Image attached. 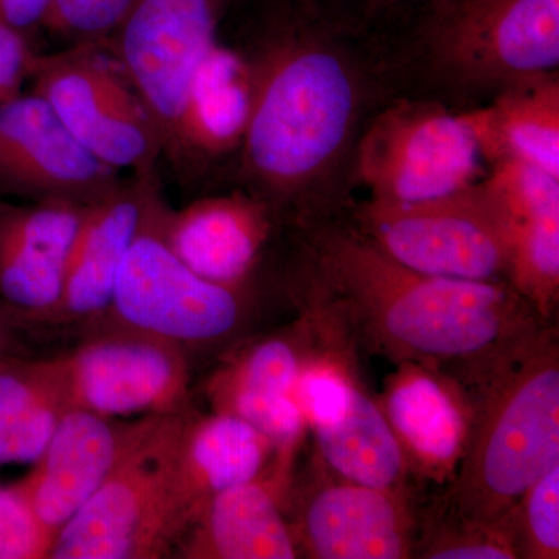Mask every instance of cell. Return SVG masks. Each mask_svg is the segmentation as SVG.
Segmentation results:
<instances>
[{
	"label": "cell",
	"mask_w": 559,
	"mask_h": 559,
	"mask_svg": "<svg viewBox=\"0 0 559 559\" xmlns=\"http://www.w3.org/2000/svg\"><path fill=\"white\" fill-rule=\"evenodd\" d=\"M53 539L20 484L0 488V559L49 558Z\"/></svg>",
	"instance_id": "1f68e13d"
},
{
	"label": "cell",
	"mask_w": 559,
	"mask_h": 559,
	"mask_svg": "<svg viewBox=\"0 0 559 559\" xmlns=\"http://www.w3.org/2000/svg\"><path fill=\"white\" fill-rule=\"evenodd\" d=\"M249 62L242 176L267 204L293 201L341 160L358 119L359 79L341 49L305 27L275 33Z\"/></svg>",
	"instance_id": "7a4b0ae2"
},
{
	"label": "cell",
	"mask_w": 559,
	"mask_h": 559,
	"mask_svg": "<svg viewBox=\"0 0 559 559\" xmlns=\"http://www.w3.org/2000/svg\"><path fill=\"white\" fill-rule=\"evenodd\" d=\"M35 57L25 33L0 21V102L21 94L22 86L31 81Z\"/></svg>",
	"instance_id": "d6a6232c"
},
{
	"label": "cell",
	"mask_w": 559,
	"mask_h": 559,
	"mask_svg": "<svg viewBox=\"0 0 559 559\" xmlns=\"http://www.w3.org/2000/svg\"><path fill=\"white\" fill-rule=\"evenodd\" d=\"M377 401L412 476L450 484L473 421V399L459 378L426 364L400 362Z\"/></svg>",
	"instance_id": "5bb4252c"
},
{
	"label": "cell",
	"mask_w": 559,
	"mask_h": 559,
	"mask_svg": "<svg viewBox=\"0 0 559 559\" xmlns=\"http://www.w3.org/2000/svg\"><path fill=\"white\" fill-rule=\"evenodd\" d=\"M356 384L358 381L342 358L333 352L311 349L294 388V399L307 428H322L340 419L347 411Z\"/></svg>",
	"instance_id": "f1b7e54d"
},
{
	"label": "cell",
	"mask_w": 559,
	"mask_h": 559,
	"mask_svg": "<svg viewBox=\"0 0 559 559\" xmlns=\"http://www.w3.org/2000/svg\"><path fill=\"white\" fill-rule=\"evenodd\" d=\"M511 520L520 558H559V463L530 485Z\"/></svg>",
	"instance_id": "f546056e"
},
{
	"label": "cell",
	"mask_w": 559,
	"mask_h": 559,
	"mask_svg": "<svg viewBox=\"0 0 559 559\" xmlns=\"http://www.w3.org/2000/svg\"><path fill=\"white\" fill-rule=\"evenodd\" d=\"M290 527L308 558L407 559L415 557L419 518L407 492L336 477L312 485Z\"/></svg>",
	"instance_id": "4fadbf2b"
},
{
	"label": "cell",
	"mask_w": 559,
	"mask_h": 559,
	"mask_svg": "<svg viewBox=\"0 0 559 559\" xmlns=\"http://www.w3.org/2000/svg\"><path fill=\"white\" fill-rule=\"evenodd\" d=\"M429 60L452 86L502 91L559 64V0H430Z\"/></svg>",
	"instance_id": "8992f818"
},
{
	"label": "cell",
	"mask_w": 559,
	"mask_h": 559,
	"mask_svg": "<svg viewBox=\"0 0 559 559\" xmlns=\"http://www.w3.org/2000/svg\"><path fill=\"white\" fill-rule=\"evenodd\" d=\"M87 207L0 202V304L11 314L50 318L57 311Z\"/></svg>",
	"instance_id": "9a60e30c"
},
{
	"label": "cell",
	"mask_w": 559,
	"mask_h": 559,
	"mask_svg": "<svg viewBox=\"0 0 559 559\" xmlns=\"http://www.w3.org/2000/svg\"><path fill=\"white\" fill-rule=\"evenodd\" d=\"M229 0H135L103 46L156 121L167 156L194 72L218 43Z\"/></svg>",
	"instance_id": "30bf717a"
},
{
	"label": "cell",
	"mask_w": 559,
	"mask_h": 559,
	"mask_svg": "<svg viewBox=\"0 0 559 559\" xmlns=\"http://www.w3.org/2000/svg\"><path fill=\"white\" fill-rule=\"evenodd\" d=\"M135 0H51L40 27L68 46L105 44Z\"/></svg>",
	"instance_id": "4dcf8cb0"
},
{
	"label": "cell",
	"mask_w": 559,
	"mask_h": 559,
	"mask_svg": "<svg viewBox=\"0 0 559 559\" xmlns=\"http://www.w3.org/2000/svg\"><path fill=\"white\" fill-rule=\"evenodd\" d=\"M476 114L404 102L381 112L356 150L370 200L411 204L476 186L485 175Z\"/></svg>",
	"instance_id": "ba28073f"
},
{
	"label": "cell",
	"mask_w": 559,
	"mask_h": 559,
	"mask_svg": "<svg viewBox=\"0 0 559 559\" xmlns=\"http://www.w3.org/2000/svg\"><path fill=\"white\" fill-rule=\"evenodd\" d=\"M415 557L426 559H518L511 513L495 524L462 520L436 507L419 520Z\"/></svg>",
	"instance_id": "4316f807"
},
{
	"label": "cell",
	"mask_w": 559,
	"mask_h": 559,
	"mask_svg": "<svg viewBox=\"0 0 559 559\" xmlns=\"http://www.w3.org/2000/svg\"><path fill=\"white\" fill-rule=\"evenodd\" d=\"M511 288L539 318H550L559 299V216L514 224Z\"/></svg>",
	"instance_id": "484cf974"
},
{
	"label": "cell",
	"mask_w": 559,
	"mask_h": 559,
	"mask_svg": "<svg viewBox=\"0 0 559 559\" xmlns=\"http://www.w3.org/2000/svg\"><path fill=\"white\" fill-rule=\"evenodd\" d=\"M323 465L340 479L366 487L406 492L412 476L380 404L359 384L345 414L312 429Z\"/></svg>",
	"instance_id": "603a6c76"
},
{
	"label": "cell",
	"mask_w": 559,
	"mask_h": 559,
	"mask_svg": "<svg viewBox=\"0 0 559 559\" xmlns=\"http://www.w3.org/2000/svg\"><path fill=\"white\" fill-rule=\"evenodd\" d=\"M356 219L367 240L411 270L463 282L509 277L513 221L481 180L436 200H369Z\"/></svg>",
	"instance_id": "5b68a950"
},
{
	"label": "cell",
	"mask_w": 559,
	"mask_h": 559,
	"mask_svg": "<svg viewBox=\"0 0 559 559\" xmlns=\"http://www.w3.org/2000/svg\"><path fill=\"white\" fill-rule=\"evenodd\" d=\"M66 411L100 417L182 412L189 369L180 348L124 329L44 360Z\"/></svg>",
	"instance_id": "8fae6325"
},
{
	"label": "cell",
	"mask_w": 559,
	"mask_h": 559,
	"mask_svg": "<svg viewBox=\"0 0 559 559\" xmlns=\"http://www.w3.org/2000/svg\"><path fill=\"white\" fill-rule=\"evenodd\" d=\"M366 3H370V5L380 7L388 5V3L400 2V0H364Z\"/></svg>",
	"instance_id": "d590c367"
},
{
	"label": "cell",
	"mask_w": 559,
	"mask_h": 559,
	"mask_svg": "<svg viewBox=\"0 0 559 559\" xmlns=\"http://www.w3.org/2000/svg\"><path fill=\"white\" fill-rule=\"evenodd\" d=\"M252 103L249 58L215 44L191 80L167 156L190 168L240 151Z\"/></svg>",
	"instance_id": "ffe728a7"
},
{
	"label": "cell",
	"mask_w": 559,
	"mask_h": 559,
	"mask_svg": "<svg viewBox=\"0 0 559 559\" xmlns=\"http://www.w3.org/2000/svg\"><path fill=\"white\" fill-rule=\"evenodd\" d=\"M272 476L219 492L205 503L178 546L190 559L299 558L296 536L283 516Z\"/></svg>",
	"instance_id": "d6986e66"
},
{
	"label": "cell",
	"mask_w": 559,
	"mask_h": 559,
	"mask_svg": "<svg viewBox=\"0 0 559 559\" xmlns=\"http://www.w3.org/2000/svg\"><path fill=\"white\" fill-rule=\"evenodd\" d=\"M32 92L95 159L116 171H157L164 143L148 106L103 44L36 53Z\"/></svg>",
	"instance_id": "52a82bcc"
},
{
	"label": "cell",
	"mask_w": 559,
	"mask_h": 559,
	"mask_svg": "<svg viewBox=\"0 0 559 559\" xmlns=\"http://www.w3.org/2000/svg\"><path fill=\"white\" fill-rule=\"evenodd\" d=\"M307 312L392 362H419L466 382L540 325L507 282H463L411 270L358 229L325 227L308 240Z\"/></svg>",
	"instance_id": "6da1fadb"
},
{
	"label": "cell",
	"mask_w": 559,
	"mask_h": 559,
	"mask_svg": "<svg viewBox=\"0 0 559 559\" xmlns=\"http://www.w3.org/2000/svg\"><path fill=\"white\" fill-rule=\"evenodd\" d=\"M468 384V443L437 507L462 520L495 524L559 463L557 331L530 330Z\"/></svg>",
	"instance_id": "3957f363"
},
{
	"label": "cell",
	"mask_w": 559,
	"mask_h": 559,
	"mask_svg": "<svg viewBox=\"0 0 559 559\" xmlns=\"http://www.w3.org/2000/svg\"><path fill=\"white\" fill-rule=\"evenodd\" d=\"M311 325L277 334L252 345L213 378L210 393L223 390L294 395L297 378L311 353Z\"/></svg>",
	"instance_id": "d4e9b609"
},
{
	"label": "cell",
	"mask_w": 559,
	"mask_h": 559,
	"mask_svg": "<svg viewBox=\"0 0 559 559\" xmlns=\"http://www.w3.org/2000/svg\"><path fill=\"white\" fill-rule=\"evenodd\" d=\"M270 209L255 193L242 191L202 198L178 212L164 205L162 235L202 278L242 289L270 240Z\"/></svg>",
	"instance_id": "e0dca14e"
},
{
	"label": "cell",
	"mask_w": 559,
	"mask_h": 559,
	"mask_svg": "<svg viewBox=\"0 0 559 559\" xmlns=\"http://www.w3.org/2000/svg\"><path fill=\"white\" fill-rule=\"evenodd\" d=\"M66 412L44 360H0V465H33Z\"/></svg>",
	"instance_id": "cb8c5ba5"
},
{
	"label": "cell",
	"mask_w": 559,
	"mask_h": 559,
	"mask_svg": "<svg viewBox=\"0 0 559 559\" xmlns=\"http://www.w3.org/2000/svg\"><path fill=\"white\" fill-rule=\"evenodd\" d=\"M274 466L271 441L237 415L216 411L209 417L186 419L179 479L191 520L219 492L272 476Z\"/></svg>",
	"instance_id": "44dd1931"
},
{
	"label": "cell",
	"mask_w": 559,
	"mask_h": 559,
	"mask_svg": "<svg viewBox=\"0 0 559 559\" xmlns=\"http://www.w3.org/2000/svg\"><path fill=\"white\" fill-rule=\"evenodd\" d=\"M13 318L2 304H0V360L7 358L11 345V330H13Z\"/></svg>",
	"instance_id": "e575fe53"
},
{
	"label": "cell",
	"mask_w": 559,
	"mask_h": 559,
	"mask_svg": "<svg viewBox=\"0 0 559 559\" xmlns=\"http://www.w3.org/2000/svg\"><path fill=\"white\" fill-rule=\"evenodd\" d=\"M123 179L70 134L35 92L0 102V194L91 205Z\"/></svg>",
	"instance_id": "7c38bea8"
},
{
	"label": "cell",
	"mask_w": 559,
	"mask_h": 559,
	"mask_svg": "<svg viewBox=\"0 0 559 559\" xmlns=\"http://www.w3.org/2000/svg\"><path fill=\"white\" fill-rule=\"evenodd\" d=\"M481 179L514 224L559 216V178L518 157H499Z\"/></svg>",
	"instance_id": "83f0119b"
},
{
	"label": "cell",
	"mask_w": 559,
	"mask_h": 559,
	"mask_svg": "<svg viewBox=\"0 0 559 559\" xmlns=\"http://www.w3.org/2000/svg\"><path fill=\"white\" fill-rule=\"evenodd\" d=\"M131 425L68 411L20 487L43 524L57 535L95 495L116 465Z\"/></svg>",
	"instance_id": "ac0fdd59"
},
{
	"label": "cell",
	"mask_w": 559,
	"mask_h": 559,
	"mask_svg": "<svg viewBox=\"0 0 559 559\" xmlns=\"http://www.w3.org/2000/svg\"><path fill=\"white\" fill-rule=\"evenodd\" d=\"M488 162L527 160L559 178V80L535 76L499 91L487 108L474 110Z\"/></svg>",
	"instance_id": "7402d4cb"
},
{
	"label": "cell",
	"mask_w": 559,
	"mask_h": 559,
	"mask_svg": "<svg viewBox=\"0 0 559 559\" xmlns=\"http://www.w3.org/2000/svg\"><path fill=\"white\" fill-rule=\"evenodd\" d=\"M159 193L157 171L131 175L86 209L55 318L87 320L109 311L121 264Z\"/></svg>",
	"instance_id": "2e32d148"
},
{
	"label": "cell",
	"mask_w": 559,
	"mask_h": 559,
	"mask_svg": "<svg viewBox=\"0 0 559 559\" xmlns=\"http://www.w3.org/2000/svg\"><path fill=\"white\" fill-rule=\"evenodd\" d=\"M51 0H0V21L25 33L40 27Z\"/></svg>",
	"instance_id": "836d02e7"
},
{
	"label": "cell",
	"mask_w": 559,
	"mask_h": 559,
	"mask_svg": "<svg viewBox=\"0 0 559 559\" xmlns=\"http://www.w3.org/2000/svg\"><path fill=\"white\" fill-rule=\"evenodd\" d=\"M164 205L159 193L121 264L109 311L124 329L179 348L218 344L245 320L242 289L209 282L176 257L162 235Z\"/></svg>",
	"instance_id": "9c48e42d"
},
{
	"label": "cell",
	"mask_w": 559,
	"mask_h": 559,
	"mask_svg": "<svg viewBox=\"0 0 559 559\" xmlns=\"http://www.w3.org/2000/svg\"><path fill=\"white\" fill-rule=\"evenodd\" d=\"M182 412L131 425L116 465L57 535L51 559L164 558L191 525L179 479Z\"/></svg>",
	"instance_id": "277c9868"
}]
</instances>
